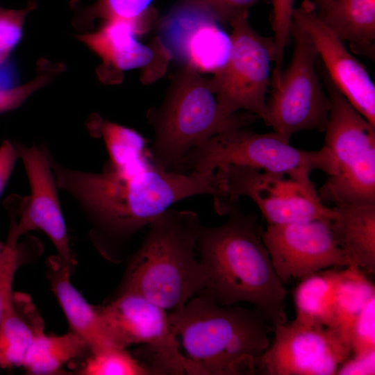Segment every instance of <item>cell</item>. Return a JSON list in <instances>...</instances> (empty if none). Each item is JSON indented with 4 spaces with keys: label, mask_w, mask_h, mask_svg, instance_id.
Masks as SVG:
<instances>
[{
    "label": "cell",
    "mask_w": 375,
    "mask_h": 375,
    "mask_svg": "<svg viewBox=\"0 0 375 375\" xmlns=\"http://www.w3.org/2000/svg\"><path fill=\"white\" fill-rule=\"evenodd\" d=\"M58 188L67 192L94 223L112 238L131 236L185 198L219 194L215 172L169 171L148 155L122 169L89 172L63 166L49 151Z\"/></svg>",
    "instance_id": "obj_1"
},
{
    "label": "cell",
    "mask_w": 375,
    "mask_h": 375,
    "mask_svg": "<svg viewBox=\"0 0 375 375\" xmlns=\"http://www.w3.org/2000/svg\"><path fill=\"white\" fill-rule=\"evenodd\" d=\"M226 214L228 219L224 224L202 226L199 231L197 248L206 275L200 294L224 306L249 302L273 327L286 323V290L263 242L256 216L243 214L238 203Z\"/></svg>",
    "instance_id": "obj_2"
},
{
    "label": "cell",
    "mask_w": 375,
    "mask_h": 375,
    "mask_svg": "<svg viewBox=\"0 0 375 375\" xmlns=\"http://www.w3.org/2000/svg\"><path fill=\"white\" fill-rule=\"evenodd\" d=\"M169 317L200 375L255 374L274 328L256 308L221 305L204 294Z\"/></svg>",
    "instance_id": "obj_3"
},
{
    "label": "cell",
    "mask_w": 375,
    "mask_h": 375,
    "mask_svg": "<svg viewBox=\"0 0 375 375\" xmlns=\"http://www.w3.org/2000/svg\"><path fill=\"white\" fill-rule=\"evenodd\" d=\"M149 226L122 292L138 294L166 310H177L205 286L204 269L195 255L202 225L194 212L169 208Z\"/></svg>",
    "instance_id": "obj_4"
},
{
    "label": "cell",
    "mask_w": 375,
    "mask_h": 375,
    "mask_svg": "<svg viewBox=\"0 0 375 375\" xmlns=\"http://www.w3.org/2000/svg\"><path fill=\"white\" fill-rule=\"evenodd\" d=\"M154 129L149 150L152 160L169 171L178 172L187 153L210 138L246 127L257 117L249 112L224 114L208 78L188 67L174 76L158 108L147 112Z\"/></svg>",
    "instance_id": "obj_5"
},
{
    "label": "cell",
    "mask_w": 375,
    "mask_h": 375,
    "mask_svg": "<svg viewBox=\"0 0 375 375\" xmlns=\"http://www.w3.org/2000/svg\"><path fill=\"white\" fill-rule=\"evenodd\" d=\"M331 107L324 146L336 167L317 191L324 203L375 204V126L343 96L325 70Z\"/></svg>",
    "instance_id": "obj_6"
},
{
    "label": "cell",
    "mask_w": 375,
    "mask_h": 375,
    "mask_svg": "<svg viewBox=\"0 0 375 375\" xmlns=\"http://www.w3.org/2000/svg\"><path fill=\"white\" fill-rule=\"evenodd\" d=\"M226 165L247 166L295 177L309 176L314 170L328 176L336 172L333 155L324 145L319 150H303L293 147L290 140L274 131L258 133L245 127L223 132L193 148L178 172L210 174Z\"/></svg>",
    "instance_id": "obj_7"
},
{
    "label": "cell",
    "mask_w": 375,
    "mask_h": 375,
    "mask_svg": "<svg viewBox=\"0 0 375 375\" xmlns=\"http://www.w3.org/2000/svg\"><path fill=\"white\" fill-rule=\"evenodd\" d=\"M219 194L214 206L219 215L240 197L252 199L268 224L331 219L332 208L321 200L309 176L295 177L250 167L226 165L215 170Z\"/></svg>",
    "instance_id": "obj_8"
},
{
    "label": "cell",
    "mask_w": 375,
    "mask_h": 375,
    "mask_svg": "<svg viewBox=\"0 0 375 375\" xmlns=\"http://www.w3.org/2000/svg\"><path fill=\"white\" fill-rule=\"evenodd\" d=\"M243 13L230 22L231 47L224 64L208 78L222 111L231 115L244 110L267 124L266 95L276 59L272 38L258 33Z\"/></svg>",
    "instance_id": "obj_9"
},
{
    "label": "cell",
    "mask_w": 375,
    "mask_h": 375,
    "mask_svg": "<svg viewBox=\"0 0 375 375\" xmlns=\"http://www.w3.org/2000/svg\"><path fill=\"white\" fill-rule=\"evenodd\" d=\"M290 37L294 44L291 62L272 86L267 101L266 124L287 140L304 130L324 131L331 107L317 74L318 56L311 40L292 21Z\"/></svg>",
    "instance_id": "obj_10"
},
{
    "label": "cell",
    "mask_w": 375,
    "mask_h": 375,
    "mask_svg": "<svg viewBox=\"0 0 375 375\" xmlns=\"http://www.w3.org/2000/svg\"><path fill=\"white\" fill-rule=\"evenodd\" d=\"M99 310L119 347L144 345L154 374L200 375L197 367L181 353L165 309L138 294L121 292Z\"/></svg>",
    "instance_id": "obj_11"
},
{
    "label": "cell",
    "mask_w": 375,
    "mask_h": 375,
    "mask_svg": "<svg viewBox=\"0 0 375 375\" xmlns=\"http://www.w3.org/2000/svg\"><path fill=\"white\" fill-rule=\"evenodd\" d=\"M30 185V195H12L6 206L11 217V225L6 244L17 247L24 234L40 230L51 240L60 262L72 269L74 260L69 247L65 219L59 203L58 185L52 172L49 149L46 147H27L15 143Z\"/></svg>",
    "instance_id": "obj_12"
},
{
    "label": "cell",
    "mask_w": 375,
    "mask_h": 375,
    "mask_svg": "<svg viewBox=\"0 0 375 375\" xmlns=\"http://www.w3.org/2000/svg\"><path fill=\"white\" fill-rule=\"evenodd\" d=\"M274 338L256 372L266 375H332L349 358L350 345L333 329L294 319L273 328Z\"/></svg>",
    "instance_id": "obj_13"
},
{
    "label": "cell",
    "mask_w": 375,
    "mask_h": 375,
    "mask_svg": "<svg viewBox=\"0 0 375 375\" xmlns=\"http://www.w3.org/2000/svg\"><path fill=\"white\" fill-rule=\"evenodd\" d=\"M262 238L283 283L328 267L350 266L334 238L331 219L269 224Z\"/></svg>",
    "instance_id": "obj_14"
},
{
    "label": "cell",
    "mask_w": 375,
    "mask_h": 375,
    "mask_svg": "<svg viewBox=\"0 0 375 375\" xmlns=\"http://www.w3.org/2000/svg\"><path fill=\"white\" fill-rule=\"evenodd\" d=\"M212 14L194 2L179 0L158 22V38L172 58L199 73L215 72L226 62L230 36Z\"/></svg>",
    "instance_id": "obj_15"
},
{
    "label": "cell",
    "mask_w": 375,
    "mask_h": 375,
    "mask_svg": "<svg viewBox=\"0 0 375 375\" xmlns=\"http://www.w3.org/2000/svg\"><path fill=\"white\" fill-rule=\"evenodd\" d=\"M292 21L308 35L327 75L348 101L375 126V85L367 69L318 15L313 1L303 0Z\"/></svg>",
    "instance_id": "obj_16"
},
{
    "label": "cell",
    "mask_w": 375,
    "mask_h": 375,
    "mask_svg": "<svg viewBox=\"0 0 375 375\" xmlns=\"http://www.w3.org/2000/svg\"><path fill=\"white\" fill-rule=\"evenodd\" d=\"M139 34L133 24L109 19L79 39L102 59L103 81L115 83L123 71L140 69L142 81L151 83L163 76L172 57L158 36L145 45L136 40Z\"/></svg>",
    "instance_id": "obj_17"
},
{
    "label": "cell",
    "mask_w": 375,
    "mask_h": 375,
    "mask_svg": "<svg viewBox=\"0 0 375 375\" xmlns=\"http://www.w3.org/2000/svg\"><path fill=\"white\" fill-rule=\"evenodd\" d=\"M331 219L334 238L350 266L375 272V204L338 203Z\"/></svg>",
    "instance_id": "obj_18"
},
{
    "label": "cell",
    "mask_w": 375,
    "mask_h": 375,
    "mask_svg": "<svg viewBox=\"0 0 375 375\" xmlns=\"http://www.w3.org/2000/svg\"><path fill=\"white\" fill-rule=\"evenodd\" d=\"M52 287L72 332L94 353L119 347L111 335L99 310L91 306L72 285L71 269L58 259L53 260ZM121 348V347H120Z\"/></svg>",
    "instance_id": "obj_19"
},
{
    "label": "cell",
    "mask_w": 375,
    "mask_h": 375,
    "mask_svg": "<svg viewBox=\"0 0 375 375\" xmlns=\"http://www.w3.org/2000/svg\"><path fill=\"white\" fill-rule=\"evenodd\" d=\"M44 323L29 297L12 292L0 322V367H22Z\"/></svg>",
    "instance_id": "obj_20"
},
{
    "label": "cell",
    "mask_w": 375,
    "mask_h": 375,
    "mask_svg": "<svg viewBox=\"0 0 375 375\" xmlns=\"http://www.w3.org/2000/svg\"><path fill=\"white\" fill-rule=\"evenodd\" d=\"M318 15L355 53L374 60L375 0H335Z\"/></svg>",
    "instance_id": "obj_21"
},
{
    "label": "cell",
    "mask_w": 375,
    "mask_h": 375,
    "mask_svg": "<svg viewBox=\"0 0 375 375\" xmlns=\"http://www.w3.org/2000/svg\"><path fill=\"white\" fill-rule=\"evenodd\" d=\"M342 269H322L302 278L294 294L296 319L331 328Z\"/></svg>",
    "instance_id": "obj_22"
},
{
    "label": "cell",
    "mask_w": 375,
    "mask_h": 375,
    "mask_svg": "<svg viewBox=\"0 0 375 375\" xmlns=\"http://www.w3.org/2000/svg\"><path fill=\"white\" fill-rule=\"evenodd\" d=\"M375 288L356 267L348 266L342 271L333 302V325L340 337L350 345L353 324ZM351 347V345H350Z\"/></svg>",
    "instance_id": "obj_23"
},
{
    "label": "cell",
    "mask_w": 375,
    "mask_h": 375,
    "mask_svg": "<svg viewBox=\"0 0 375 375\" xmlns=\"http://www.w3.org/2000/svg\"><path fill=\"white\" fill-rule=\"evenodd\" d=\"M89 349L85 342L71 331L61 335H47L42 331L34 338L22 366L33 374H52Z\"/></svg>",
    "instance_id": "obj_24"
},
{
    "label": "cell",
    "mask_w": 375,
    "mask_h": 375,
    "mask_svg": "<svg viewBox=\"0 0 375 375\" xmlns=\"http://www.w3.org/2000/svg\"><path fill=\"white\" fill-rule=\"evenodd\" d=\"M95 131L104 141L109 156L108 169H122L131 166L145 156L149 150L147 140L136 131L101 118L95 120Z\"/></svg>",
    "instance_id": "obj_25"
},
{
    "label": "cell",
    "mask_w": 375,
    "mask_h": 375,
    "mask_svg": "<svg viewBox=\"0 0 375 375\" xmlns=\"http://www.w3.org/2000/svg\"><path fill=\"white\" fill-rule=\"evenodd\" d=\"M153 0H97L84 9L83 19H117L133 24L140 34L146 32L157 18L150 5Z\"/></svg>",
    "instance_id": "obj_26"
},
{
    "label": "cell",
    "mask_w": 375,
    "mask_h": 375,
    "mask_svg": "<svg viewBox=\"0 0 375 375\" xmlns=\"http://www.w3.org/2000/svg\"><path fill=\"white\" fill-rule=\"evenodd\" d=\"M79 374L85 375L153 374L146 365L132 357L126 349L110 347L92 353Z\"/></svg>",
    "instance_id": "obj_27"
},
{
    "label": "cell",
    "mask_w": 375,
    "mask_h": 375,
    "mask_svg": "<svg viewBox=\"0 0 375 375\" xmlns=\"http://www.w3.org/2000/svg\"><path fill=\"white\" fill-rule=\"evenodd\" d=\"M271 2L272 28L276 52L272 81L276 82L283 70L284 51L291 38L290 28L294 0H271Z\"/></svg>",
    "instance_id": "obj_28"
},
{
    "label": "cell",
    "mask_w": 375,
    "mask_h": 375,
    "mask_svg": "<svg viewBox=\"0 0 375 375\" xmlns=\"http://www.w3.org/2000/svg\"><path fill=\"white\" fill-rule=\"evenodd\" d=\"M353 354L375 350V295L371 297L356 317L350 334Z\"/></svg>",
    "instance_id": "obj_29"
},
{
    "label": "cell",
    "mask_w": 375,
    "mask_h": 375,
    "mask_svg": "<svg viewBox=\"0 0 375 375\" xmlns=\"http://www.w3.org/2000/svg\"><path fill=\"white\" fill-rule=\"evenodd\" d=\"M35 7L34 3H30L22 10L0 6V64L19 42L25 17Z\"/></svg>",
    "instance_id": "obj_30"
},
{
    "label": "cell",
    "mask_w": 375,
    "mask_h": 375,
    "mask_svg": "<svg viewBox=\"0 0 375 375\" xmlns=\"http://www.w3.org/2000/svg\"><path fill=\"white\" fill-rule=\"evenodd\" d=\"M208 10L219 23H229L235 17L249 12L250 8L262 0H185Z\"/></svg>",
    "instance_id": "obj_31"
},
{
    "label": "cell",
    "mask_w": 375,
    "mask_h": 375,
    "mask_svg": "<svg viewBox=\"0 0 375 375\" xmlns=\"http://www.w3.org/2000/svg\"><path fill=\"white\" fill-rule=\"evenodd\" d=\"M375 350L349 357L338 369L335 374H374Z\"/></svg>",
    "instance_id": "obj_32"
},
{
    "label": "cell",
    "mask_w": 375,
    "mask_h": 375,
    "mask_svg": "<svg viewBox=\"0 0 375 375\" xmlns=\"http://www.w3.org/2000/svg\"><path fill=\"white\" fill-rule=\"evenodd\" d=\"M18 154L15 143L4 140L0 145V196L12 174Z\"/></svg>",
    "instance_id": "obj_33"
},
{
    "label": "cell",
    "mask_w": 375,
    "mask_h": 375,
    "mask_svg": "<svg viewBox=\"0 0 375 375\" xmlns=\"http://www.w3.org/2000/svg\"><path fill=\"white\" fill-rule=\"evenodd\" d=\"M17 266L18 263H15L0 272V322L6 304L12 294V283Z\"/></svg>",
    "instance_id": "obj_34"
},
{
    "label": "cell",
    "mask_w": 375,
    "mask_h": 375,
    "mask_svg": "<svg viewBox=\"0 0 375 375\" xmlns=\"http://www.w3.org/2000/svg\"><path fill=\"white\" fill-rule=\"evenodd\" d=\"M18 248L10 247L6 243L0 241V272L13 264L18 263Z\"/></svg>",
    "instance_id": "obj_35"
},
{
    "label": "cell",
    "mask_w": 375,
    "mask_h": 375,
    "mask_svg": "<svg viewBox=\"0 0 375 375\" xmlns=\"http://www.w3.org/2000/svg\"><path fill=\"white\" fill-rule=\"evenodd\" d=\"M335 0H314L318 14L324 12Z\"/></svg>",
    "instance_id": "obj_36"
}]
</instances>
